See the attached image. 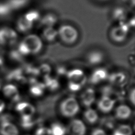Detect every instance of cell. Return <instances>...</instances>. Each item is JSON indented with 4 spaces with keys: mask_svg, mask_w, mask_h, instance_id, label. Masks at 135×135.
<instances>
[{
    "mask_svg": "<svg viewBox=\"0 0 135 135\" xmlns=\"http://www.w3.org/2000/svg\"><path fill=\"white\" fill-rule=\"evenodd\" d=\"M42 38L48 42H52L58 37L57 31L54 27L44 28L42 32Z\"/></svg>",
    "mask_w": 135,
    "mask_h": 135,
    "instance_id": "obj_18",
    "label": "cell"
},
{
    "mask_svg": "<svg viewBox=\"0 0 135 135\" xmlns=\"http://www.w3.org/2000/svg\"><path fill=\"white\" fill-rule=\"evenodd\" d=\"M91 135H106V134L102 129L95 128L92 130Z\"/></svg>",
    "mask_w": 135,
    "mask_h": 135,
    "instance_id": "obj_34",
    "label": "cell"
},
{
    "mask_svg": "<svg viewBox=\"0 0 135 135\" xmlns=\"http://www.w3.org/2000/svg\"><path fill=\"white\" fill-rule=\"evenodd\" d=\"M35 135H51L50 129L44 127H40L36 130Z\"/></svg>",
    "mask_w": 135,
    "mask_h": 135,
    "instance_id": "obj_30",
    "label": "cell"
},
{
    "mask_svg": "<svg viewBox=\"0 0 135 135\" xmlns=\"http://www.w3.org/2000/svg\"><path fill=\"white\" fill-rule=\"evenodd\" d=\"M86 127L79 119H73L69 123L67 131L69 135H85Z\"/></svg>",
    "mask_w": 135,
    "mask_h": 135,
    "instance_id": "obj_6",
    "label": "cell"
},
{
    "mask_svg": "<svg viewBox=\"0 0 135 135\" xmlns=\"http://www.w3.org/2000/svg\"><path fill=\"white\" fill-rule=\"evenodd\" d=\"M24 16L27 20L32 23L33 24L38 22L41 18L40 13L39 12L35 9L29 11L24 15Z\"/></svg>",
    "mask_w": 135,
    "mask_h": 135,
    "instance_id": "obj_24",
    "label": "cell"
},
{
    "mask_svg": "<svg viewBox=\"0 0 135 135\" xmlns=\"http://www.w3.org/2000/svg\"><path fill=\"white\" fill-rule=\"evenodd\" d=\"M45 88H47L51 91H55L59 88V82L55 78L51 77L50 75L44 78V83Z\"/></svg>",
    "mask_w": 135,
    "mask_h": 135,
    "instance_id": "obj_20",
    "label": "cell"
},
{
    "mask_svg": "<svg viewBox=\"0 0 135 135\" xmlns=\"http://www.w3.org/2000/svg\"><path fill=\"white\" fill-rule=\"evenodd\" d=\"M104 60V54L100 51H92L86 56V60L89 64L97 65L101 64Z\"/></svg>",
    "mask_w": 135,
    "mask_h": 135,
    "instance_id": "obj_13",
    "label": "cell"
},
{
    "mask_svg": "<svg viewBox=\"0 0 135 135\" xmlns=\"http://www.w3.org/2000/svg\"><path fill=\"white\" fill-rule=\"evenodd\" d=\"M108 80L111 84L122 87L126 83L127 76L123 72H116L109 74Z\"/></svg>",
    "mask_w": 135,
    "mask_h": 135,
    "instance_id": "obj_9",
    "label": "cell"
},
{
    "mask_svg": "<svg viewBox=\"0 0 135 135\" xmlns=\"http://www.w3.org/2000/svg\"><path fill=\"white\" fill-rule=\"evenodd\" d=\"M68 71L66 69L65 67L62 66H60L56 68V73L57 76H66Z\"/></svg>",
    "mask_w": 135,
    "mask_h": 135,
    "instance_id": "obj_31",
    "label": "cell"
},
{
    "mask_svg": "<svg viewBox=\"0 0 135 135\" xmlns=\"http://www.w3.org/2000/svg\"><path fill=\"white\" fill-rule=\"evenodd\" d=\"M79 111V105L73 97H69L63 100L60 105V111L65 117H72Z\"/></svg>",
    "mask_w": 135,
    "mask_h": 135,
    "instance_id": "obj_2",
    "label": "cell"
},
{
    "mask_svg": "<svg viewBox=\"0 0 135 135\" xmlns=\"http://www.w3.org/2000/svg\"><path fill=\"white\" fill-rule=\"evenodd\" d=\"M129 28L126 21L120 22L118 26L114 27L111 30L110 36L114 42H122L126 39Z\"/></svg>",
    "mask_w": 135,
    "mask_h": 135,
    "instance_id": "obj_4",
    "label": "cell"
},
{
    "mask_svg": "<svg viewBox=\"0 0 135 135\" xmlns=\"http://www.w3.org/2000/svg\"><path fill=\"white\" fill-rule=\"evenodd\" d=\"M131 114L130 108L125 105L121 104L118 106L115 109V117L120 120H125L128 119Z\"/></svg>",
    "mask_w": 135,
    "mask_h": 135,
    "instance_id": "obj_16",
    "label": "cell"
},
{
    "mask_svg": "<svg viewBox=\"0 0 135 135\" xmlns=\"http://www.w3.org/2000/svg\"><path fill=\"white\" fill-rule=\"evenodd\" d=\"M57 22V16L53 13H47L41 17L38 21L39 25L44 28L54 27Z\"/></svg>",
    "mask_w": 135,
    "mask_h": 135,
    "instance_id": "obj_12",
    "label": "cell"
},
{
    "mask_svg": "<svg viewBox=\"0 0 135 135\" xmlns=\"http://www.w3.org/2000/svg\"><path fill=\"white\" fill-rule=\"evenodd\" d=\"M131 128L127 124L119 125L114 131L112 135H132Z\"/></svg>",
    "mask_w": 135,
    "mask_h": 135,
    "instance_id": "obj_23",
    "label": "cell"
},
{
    "mask_svg": "<svg viewBox=\"0 0 135 135\" xmlns=\"http://www.w3.org/2000/svg\"><path fill=\"white\" fill-rule=\"evenodd\" d=\"M100 124L101 126H103L107 129H112L115 127V119L111 116L104 117L100 120Z\"/></svg>",
    "mask_w": 135,
    "mask_h": 135,
    "instance_id": "obj_26",
    "label": "cell"
},
{
    "mask_svg": "<svg viewBox=\"0 0 135 135\" xmlns=\"http://www.w3.org/2000/svg\"><path fill=\"white\" fill-rule=\"evenodd\" d=\"M127 16V12L124 8L118 7L114 9L112 12V18L119 22L126 21Z\"/></svg>",
    "mask_w": 135,
    "mask_h": 135,
    "instance_id": "obj_19",
    "label": "cell"
},
{
    "mask_svg": "<svg viewBox=\"0 0 135 135\" xmlns=\"http://www.w3.org/2000/svg\"><path fill=\"white\" fill-rule=\"evenodd\" d=\"M29 0H8L6 3L12 10L21 8L26 6Z\"/></svg>",
    "mask_w": 135,
    "mask_h": 135,
    "instance_id": "obj_27",
    "label": "cell"
},
{
    "mask_svg": "<svg viewBox=\"0 0 135 135\" xmlns=\"http://www.w3.org/2000/svg\"><path fill=\"white\" fill-rule=\"evenodd\" d=\"M129 99L131 103L134 105L135 104V90L134 88H132L129 94Z\"/></svg>",
    "mask_w": 135,
    "mask_h": 135,
    "instance_id": "obj_33",
    "label": "cell"
},
{
    "mask_svg": "<svg viewBox=\"0 0 135 135\" xmlns=\"http://www.w3.org/2000/svg\"><path fill=\"white\" fill-rule=\"evenodd\" d=\"M115 102L110 98L102 96L98 102V109L103 113L109 112L113 108Z\"/></svg>",
    "mask_w": 135,
    "mask_h": 135,
    "instance_id": "obj_15",
    "label": "cell"
},
{
    "mask_svg": "<svg viewBox=\"0 0 135 135\" xmlns=\"http://www.w3.org/2000/svg\"><path fill=\"white\" fill-rule=\"evenodd\" d=\"M81 100L84 106L90 107L95 101L94 90L91 88L86 89L81 95Z\"/></svg>",
    "mask_w": 135,
    "mask_h": 135,
    "instance_id": "obj_10",
    "label": "cell"
},
{
    "mask_svg": "<svg viewBox=\"0 0 135 135\" xmlns=\"http://www.w3.org/2000/svg\"><path fill=\"white\" fill-rule=\"evenodd\" d=\"M15 109L21 113V117H33L36 111L34 106L26 102L18 103Z\"/></svg>",
    "mask_w": 135,
    "mask_h": 135,
    "instance_id": "obj_8",
    "label": "cell"
},
{
    "mask_svg": "<svg viewBox=\"0 0 135 135\" xmlns=\"http://www.w3.org/2000/svg\"><path fill=\"white\" fill-rule=\"evenodd\" d=\"M51 135H65L66 129L60 123L54 122L50 129Z\"/></svg>",
    "mask_w": 135,
    "mask_h": 135,
    "instance_id": "obj_21",
    "label": "cell"
},
{
    "mask_svg": "<svg viewBox=\"0 0 135 135\" xmlns=\"http://www.w3.org/2000/svg\"><path fill=\"white\" fill-rule=\"evenodd\" d=\"M4 95L13 101L17 102L20 100V95L17 87L13 84H7L3 88Z\"/></svg>",
    "mask_w": 135,
    "mask_h": 135,
    "instance_id": "obj_11",
    "label": "cell"
},
{
    "mask_svg": "<svg viewBox=\"0 0 135 135\" xmlns=\"http://www.w3.org/2000/svg\"><path fill=\"white\" fill-rule=\"evenodd\" d=\"M108 75L109 74L105 69L103 68L96 69L90 76V82L93 84H98L108 79Z\"/></svg>",
    "mask_w": 135,
    "mask_h": 135,
    "instance_id": "obj_7",
    "label": "cell"
},
{
    "mask_svg": "<svg viewBox=\"0 0 135 135\" xmlns=\"http://www.w3.org/2000/svg\"><path fill=\"white\" fill-rule=\"evenodd\" d=\"M34 24L27 20L24 16L20 17L17 22L16 27L17 30L22 33H26L31 30Z\"/></svg>",
    "mask_w": 135,
    "mask_h": 135,
    "instance_id": "obj_17",
    "label": "cell"
},
{
    "mask_svg": "<svg viewBox=\"0 0 135 135\" xmlns=\"http://www.w3.org/2000/svg\"><path fill=\"white\" fill-rule=\"evenodd\" d=\"M10 59L14 61L22 62L23 61V56L17 50H13L10 51L9 53Z\"/></svg>",
    "mask_w": 135,
    "mask_h": 135,
    "instance_id": "obj_29",
    "label": "cell"
},
{
    "mask_svg": "<svg viewBox=\"0 0 135 135\" xmlns=\"http://www.w3.org/2000/svg\"><path fill=\"white\" fill-rule=\"evenodd\" d=\"M3 64V59L2 57V56L0 55V65Z\"/></svg>",
    "mask_w": 135,
    "mask_h": 135,
    "instance_id": "obj_36",
    "label": "cell"
},
{
    "mask_svg": "<svg viewBox=\"0 0 135 135\" xmlns=\"http://www.w3.org/2000/svg\"><path fill=\"white\" fill-rule=\"evenodd\" d=\"M68 88L71 91L75 92L79 91L82 88V86L75 83L68 82Z\"/></svg>",
    "mask_w": 135,
    "mask_h": 135,
    "instance_id": "obj_32",
    "label": "cell"
},
{
    "mask_svg": "<svg viewBox=\"0 0 135 135\" xmlns=\"http://www.w3.org/2000/svg\"><path fill=\"white\" fill-rule=\"evenodd\" d=\"M5 107L4 102L2 100H0V113H1L4 109Z\"/></svg>",
    "mask_w": 135,
    "mask_h": 135,
    "instance_id": "obj_35",
    "label": "cell"
},
{
    "mask_svg": "<svg viewBox=\"0 0 135 135\" xmlns=\"http://www.w3.org/2000/svg\"><path fill=\"white\" fill-rule=\"evenodd\" d=\"M0 133L2 135H18V130L14 124L4 121L0 127Z\"/></svg>",
    "mask_w": 135,
    "mask_h": 135,
    "instance_id": "obj_14",
    "label": "cell"
},
{
    "mask_svg": "<svg viewBox=\"0 0 135 135\" xmlns=\"http://www.w3.org/2000/svg\"><path fill=\"white\" fill-rule=\"evenodd\" d=\"M57 31L58 37L64 43L68 44H73L78 38V31L72 25L67 24L62 25Z\"/></svg>",
    "mask_w": 135,
    "mask_h": 135,
    "instance_id": "obj_1",
    "label": "cell"
},
{
    "mask_svg": "<svg viewBox=\"0 0 135 135\" xmlns=\"http://www.w3.org/2000/svg\"><path fill=\"white\" fill-rule=\"evenodd\" d=\"M21 42L27 49L29 54H36L39 53L43 47L41 38L34 34L26 36Z\"/></svg>",
    "mask_w": 135,
    "mask_h": 135,
    "instance_id": "obj_3",
    "label": "cell"
},
{
    "mask_svg": "<svg viewBox=\"0 0 135 135\" xmlns=\"http://www.w3.org/2000/svg\"><path fill=\"white\" fill-rule=\"evenodd\" d=\"M38 76H41L43 78L50 75L51 72V68L47 63H42L37 68Z\"/></svg>",
    "mask_w": 135,
    "mask_h": 135,
    "instance_id": "obj_28",
    "label": "cell"
},
{
    "mask_svg": "<svg viewBox=\"0 0 135 135\" xmlns=\"http://www.w3.org/2000/svg\"><path fill=\"white\" fill-rule=\"evenodd\" d=\"M35 123H37V119H34L33 117H21V124L24 129H30Z\"/></svg>",
    "mask_w": 135,
    "mask_h": 135,
    "instance_id": "obj_25",
    "label": "cell"
},
{
    "mask_svg": "<svg viewBox=\"0 0 135 135\" xmlns=\"http://www.w3.org/2000/svg\"><path fill=\"white\" fill-rule=\"evenodd\" d=\"M84 118L86 121L90 124L95 123L98 119V116L97 112L91 108L88 109L84 112Z\"/></svg>",
    "mask_w": 135,
    "mask_h": 135,
    "instance_id": "obj_22",
    "label": "cell"
},
{
    "mask_svg": "<svg viewBox=\"0 0 135 135\" xmlns=\"http://www.w3.org/2000/svg\"><path fill=\"white\" fill-rule=\"evenodd\" d=\"M66 78L69 82L83 86L87 81V77L84 72L79 69H73L68 71Z\"/></svg>",
    "mask_w": 135,
    "mask_h": 135,
    "instance_id": "obj_5",
    "label": "cell"
}]
</instances>
